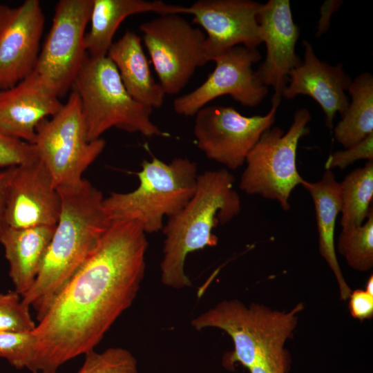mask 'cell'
Wrapping results in <instances>:
<instances>
[{"mask_svg":"<svg viewBox=\"0 0 373 373\" xmlns=\"http://www.w3.org/2000/svg\"><path fill=\"white\" fill-rule=\"evenodd\" d=\"M342 1H326L321 8V17L319 20L318 35H321L327 31L329 26V19L332 12L336 10Z\"/></svg>","mask_w":373,"mask_h":373,"instance_id":"obj_34","label":"cell"},{"mask_svg":"<svg viewBox=\"0 0 373 373\" xmlns=\"http://www.w3.org/2000/svg\"><path fill=\"white\" fill-rule=\"evenodd\" d=\"M61 211L42 266L22 302L40 321L96 248L111 221L102 193L90 182L58 188Z\"/></svg>","mask_w":373,"mask_h":373,"instance_id":"obj_2","label":"cell"},{"mask_svg":"<svg viewBox=\"0 0 373 373\" xmlns=\"http://www.w3.org/2000/svg\"><path fill=\"white\" fill-rule=\"evenodd\" d=\"M44 21L38 0H26L17 7L0 5V90L34 71Z\"/></svg>","mask_w":373,"mask_h":373,"instance_id":"obj_13","label":"cell"},{"mask_svg":"<svg viewBox=\"0 0 373 373\" xmlns=\"http://www.w3.org/2000/svg\"><path fill=\"white\" fill-rule=\"evenodd\" d=\"M262 5L250 0H199L188 7L193 23L207 34L208 61L235 46L257 48L262 43L258 22Z\"/></svg>","mask_w":373,"mask_h":373,"instance_id":"obj_14","label":"cell"},{"mask_svg":"<svg viewBox=\"0 0 373 373\" xmlns=\"http://www.w3.org/2000/svg\"><path fill=\"white\" fill-rule=\"evenodd\" d=\"M32 144L58 189L81 182L106 142L88 140L80 99L72 90L61 109L38 124Z\"/></svg>","mask_w":373,"mask_h":373,"instance_id":"obj_8","label":"cell"},{"mask_svg":"<svg viewBox=\"0 0 373 373\" xmlns=\"http://www.w3.org/2000/svg\"><path fill=\"white\" fill-rule=\"evenodd\" d=\"M145 12H155L159 15L188 14V7L168 4L158 0H93L89 21L90 28L85 36L88 55L93 57L106 56L121 23L129 16Z\"/></svg>","mask_w":373,"mask_h":373,"instance_id":"obj_19","label":"cell"},{"mask_svg":"<svg viewBox=\"0 0 373 373\" xmlns=\"http://www.w3.org/2000/svg\"><path fill=\"white\" fill-rule=\"evenodd\" d=\"M368 294L373 296V276L371 275L366 283L365 289Z\"/></svg>","mask_w":373,"mask_h":373,"instance_id":"obj_35","label":"cell"},{"mask_svg":"<svg viewBox=\"0 0 373 373\" xmlns=\"http://www.w3.org/2000/svg\"><path fill=\"white\" fill-rule=\"evenodd\" d=\"M349 310L354 318L360 321L370 319L373 316V296L365 289H356L349 298Z\"/></svg>","mask_w":373,"mask_h":373,"instance_id":"obj_31","label":"cell"},{"mask_svg":"<svg viewBox=\"0 0 373 373\" xmlns=\"http://www.w3.org/2000/svg\"><path fill=\"white\" fill-rule=\"evenodd\" d=\"M359 160H373V133L345 150L332 153L325 162V168L331 170L337 167L343 170Z\"/></svg>","mask_w":373,"mask_h":373,"instance_id":"obj_30","label":"cell"},{"mask_svg":"<svg viewBox=\"0 0 373 373\" xmlns=\"http://www.w3.org/2000/svg\"><path fill=\"white\" fill-rule=\"evenodd\" d=\"M106 56L115 66L125 88L135 100L152 108L162 106L166 94L152 75L139 35L126 30L113 43Z\"/></svg>","mask_w":373,"mask_h":373,"instance_id":"obj_21","label":"cell"},{"mask_svg":"<svg viewBox=\"0 0 373 373\" xmlns=\"http://www.w3.org/2000/svg\"><path fill=\"white\" fill-rule=\"evenodd\" d=\"M55 226L21 229L6 227L0 235V242L9 263V276L15 286V291L21 296L35 283Z\"/></svg>","mask_w":373,"mask_h":373,"instance_id":"obj_20","label":"cell"},{"mask_svg":"<svg viewBox=\"0 0 373 373\" xmlns=\"http://www.w3.org/2000/svg\"><path fill=\"white\" fill-rule=\"evenodd\" d=\"M338 251L353 269L367 271L373 267V210L361 226L342 229Z\"/></svg>","mask_w":373,"mask_h":373,"instance_id":"obj_25","label":"cell"},{"mask_svg":"<svg viewBox=\"0 0 373 373\" xmlns=\"http://www.w3.org/2000/svg\"><path fill=\"white\" fill-rule=\"evenodd\" d=\"M62 106L57 94L33 71L14 86L0 90V131L32 144L38 124Z\"/></svg>","mask_w":373,"mask_h":373,"instance_id":"obj_17","label":"cell"},{"mask_svg":"<svg viewBox=\"0 0 373 373\" xmlns=\"http://www.w3.org/2000/svg\"><path fill=\"white\" fill-rule=\"evenodd\" d=\"M32 331L0 332V358L6 359L17 369H27L35 345Z\"/></svg>","mask_w":373,"mask_h":373,"instance_id":"obj_28","label":"cell"},{"mask_svg":"<svg viewBox=\"0 0 373 373\" xmlns=\"http://www.w3.org/2000/svg\"><path fill=\"white\" fill-rule=\"evenodd\" d=\"M71 90L79 97L89 141L101 138L113 127L147 137L168 135L151 121L153 108L129 95L107 56L87 55Z\"/></svg>","mask_w":373,"mask_h":373,"instance_id":"obj_6","label":"cell"},{"mask_svg":"<svg viewBox=\"0 0 373 373\" xmlns=\"http://www.w3.org/2000/svg\"><path fill=\"white\" fill-rule=\"evenodd\" d=\"M35 146L0 131V168L17 166L38 159Z\"/></svg>","mask_w":373,"mask_h":373,"instance_id":"obj_29","label":"cell"},{"mask_svg":"<svg viewBox=\"0 0 373 373\" xmlns=\"http://www.w3.org/2000/svg\"><path fill=\"white\" fill-rule=\"evenodd\" d=\"M93 0H60L34 71L61 97L72 88L88 53L86 28Z\"/></svg>","mask_w":373,"mask_h":373,"instance_id":"obj_10","label":"cell"},{"mask_svg":"<svg viewBox=\"0 0 373 373\" xmlns=\"http://www.w3.org/2000/svg\"><path fill=\"white\" fill-rule=\"evenodd\" d=\"M60 211L58 189L39 158L15 166L6 200V227L55 226Z\"/></svg>","mask_w":373,"mask_h":373,"instance_id":"obj_15","label":"cell"},{"mask_svg":"<svg viewBox=\"0 0 373 373\" xmlns=\"http://www.w3.org/2000/svg\"><path fill=\"white\" fill-rule=\"evenodd\" d=\"M351 102L334 129L335 140L345 149L373 133V77L358 75L347 90Z\"/></svg>","mask_w":373,"mask_h":373,"instance_id":"obj_23","label":"cell"},{"mask_svg":"<svg viewBox=\"0 0 373 373\" xmlns=\"http://www.w3.org/2000/svg\"><path fill=\"white\" fill-rule=\"evenodd\" d=\"M148 246L146 233L136 223L111 222L32 331L35 345L30 372L57 373L66 362L95 349L135 300Z\"/></svg>","mask_w":373,"mask_h":373,"instance_id":"obj_1","label":"cell"},{"mask_svg":"<svg viewBox=\"0 0 373 373\" xmlns=\"http://www.w3.org/2000/svg\"><path fill=\"white\" fill-rule=\"evenodd\" d=\"M77 373H138L137 361L128 350L109 347L102 352L91 350Z\"/></svg>","mask_w":373,"mask_h":373,"instance_id":"obj_26","label":"cell"},{"mask_svg":"<svg viewBox=\"0 0 373 373\" xmlns=\"http://www.w3.org/2000/svg\"><path fill=\"white\" fill-rule=\"evenodd\" d=\"M261 55L257 48L235 46L213 59L216 67L207 79L193 91L173 101L174 111L180 115L194 116L211 101L230 95L248 107L260 104L268 93L252 70Z\"/></svg>","mask_w":373,"mask_h":373,"instance_id":"obj_12","label":"cell"},{"mask_svg":"<svg viewBox=\"0 0 373 373\" xmlns=\"http://www.w3.org/2000/svg\"><path fill=\"white\" fill-rule=\"evenodd\" d=\"M139 185L128 193H111L104 199L110 220L136 223L145 233L164 227L163 218L178 213L193 195L198 166L186 157H175L169 163L157 157L144 160L137 173Z\"/></svg>","mask_w":373,"mask_h":373,"instance_id":"obj_5","label":"cell"},{"mask_svg":"<svg viewBox=\"0 0 373 373\" xmlns=\"http://www.w3.org/2000/svg\"><path fill=\"white\" fill-rule=\"evenodd\" d=\"M258 22L267 55L255 74L262 84L274 88V96L282 97L290 71L301 63L295 51L300 30L294 22L289 1L269 0L262 4Z\"/></svg>","mask_w":373,"mask_h":373,"instance_id":"obj_16","label":"cell"},{"mask_svg":"<svg viewBox=\"0 0 373 373\" xmlns=\"http://www.w3.org/2000/svg\"><path fill=\"white\" fill-rule=\"evenodd\" d=\"M15 168V166L0 170V235L6 227L5 222L6 200Z\"/></svg>","mask_w":373,"mask_h":373,"instance_id":"obj_32","label":"cell"},{"mask_svg":"<svg viewBox=\"0 0 373 373\" xmlns=\"http://www.w3.org/2000/svg\"><path fill=\"white\" fill-rule=\"evenodd\" d=\"M303 45L304 61L290 71L283 97L288 99L298 95L311 97L323 109L325 126L332 128L336 113L342 117L348 107L350 102L345 91L352 80L342 64L331 66L322 61L309 41L304 40Z\"/></svg>","mask_w":373,"mask_h":373,"instance_id":"obj_18","label":"cell"},{"mask_svg":"<svg viewBox=\"0 0 373 373\" xmlns=\"http://www.w3.org/2000/svg\"><path fill=\"white\" fill-rule=\"evenodd\" d=\"M234 177L226 169L198 175L195 193L188 203L169 218L160 262L162 283L173 289L191 286L184 265L187 256L206 247H215L218 238L212 233L225 224L241 209L239 195L233 188Z\"/></svg>","mask_w":373,"mask_h":373,"instance_id":"obj_3","label":"cell"},{"mask_svg":"<svg viewBox=\"0 0 373 373\" xmlns=\"http://www.w3.org/2000/svg\"><path fill=\"white\" fill-rule=\"evenodd\" d=\"M310 119L309 111L301 108L287 133L278 126L265 131L246 157L240 189L276 200L282 209L289 210L290 195L304 180L297 170L296 152L300 139L309 133Z\"/></svg>","mask_w":373,"mask_h":373,"instance_id":"obj_7","label":"cell"},{"mask_svg":"<svg viewBox=\"0 0 373 373\" xmlns=\"http://www.w3.org/2000/svg\"><path fill=\"white\" fill-rule=\"evenodd\" d=\"M36 325L30 307L22 302L16 291L0 294V332H30Z\"/></svg>","mask_w":373,"mask_h":373,"instance_id":"obj_27","label":"cell"},{"mask_svg":"<svg viewBox=\"0 0 373 373\" xmlns=\"http://www.w3.org/2000/svg\"><path fill=\"white\" fill-rule=\"evenodd\" d=\"M281 97L274 96L265 115L247 117L231 106H205L195 115L194 135L209 160L235 170L240 167L262 133L274 124Z\"/></svg>","mask_w":373,"mask_h":373,"instance_id":"obj_11","label":"cell"},{"mask_svg":"<svg viewBox=\"0 0 373 373\" xmlns=\"http://www.w3.org/2000/svg\"><path fill=\"white\" fill-rule=\"evenodd\" d=\"M339 184L342 229L361 226L372 210L373 160L351 171Z\"/></svg>","mask_w":373,"mask_h":373,"instance_id":"obj_24","label":"cell"},{"mask_svg":"<svg viewBox=\"0 0 373 373\" xmlns=\"http://www.w3.org/2000/svg\"><path fill=\"white\" fill-rule=\"evenodd\" d=\"M303 305L288 312L273 310L262 305H245L238 300H224L191 321L196 330L216 328L232 339L234 349L223 358V365L231 370L236 363L249 369L254 364L287 357L284 348L297 323Z\"/></svg>","mask_w":373,"mask_h":373,"instance_id":"obj_4","label":"cell"},{"mask_svg":"<svg viewBox=\"0 0 373 373\" xmlns=\"http://www.w3.org/2000/svg\"><path fill=\"white\" fill-rule=\"evenodd\" d=\"M288 367V358H284L262 361L248 370L250 373H287Z\"/></svg>","mask_w":373,"mask_h":373,"instance_id":"obj_33","label":"cell"},{"mask_svg":"<svg viewBox=\"0 0 373 373\" xmlns=\"http://www.w3.org/2000/svg\"><path fill=\"white\" fill-rule=\"evenodd\" d=\"M310 194L316 218L319 252L333 271L340 289L341 298L347 300L351 289L339 266L335 249L334 231L341 210L340 184L331 170L325 169L322 178L316 182L303 180L300 184Z\"/></svg>","mask_w":373,"mask_h":373,"instance_id":"obj_22","label":"cell"},{"mask_svg":"<svg viewBox=\"0 0 373 373\" xmlns=\"http://www.w3.org/2000/svg\"><path fill=\"white\" fill-rule=\"evenodd\" d=\"M140 29L165 94L179 93L207 61L206 35L178 14L159 15Z\"/></svg>","mask_w":373,"mask_h":373,"instance_id":"obj_9","label":"cell"}]
</instances>
